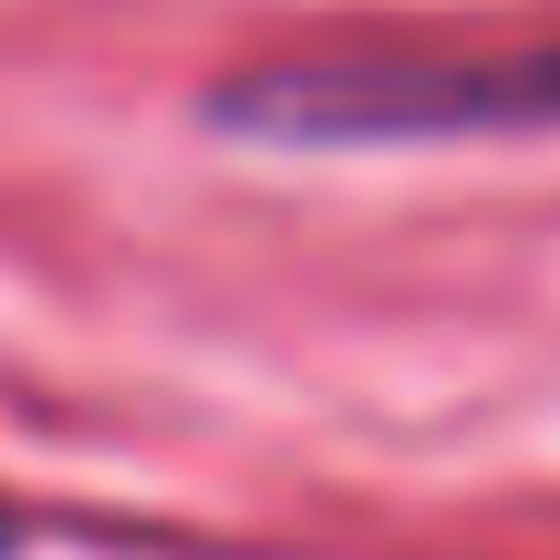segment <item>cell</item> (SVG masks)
<instances>
[{
	"instance_id": "obj_1",
	"label": "cell",
	"mask_w": 560,
	"mask_h": 560,
	"mask_svg": "<svg viewBox=\"0 0 560 560\" xmlns=\"http://www.w3.org/2000/svg\"><path fill=\"white\" fill-rule=\"evenodd\" d=\"M219 125L249 145H291V156L560 136V21L550 32H436V42H342V52H301V62H249L219 94Z\"/></svg>"
},
{
	"instance_id": "obj_2",
	"label": "cell",
	"mask_w": 560,
	"mask_h": 560,
	"mask_svg": "<svg viewBox=\"0 0 560 560\" xmlns=\"http://www.w3.org/2000/svg\"><path fill=\"white\" fill-rule=\"evenodd\" d=\"M11 540H21V520H0V550H11Z\"/></svg>"
}]
</instances>
